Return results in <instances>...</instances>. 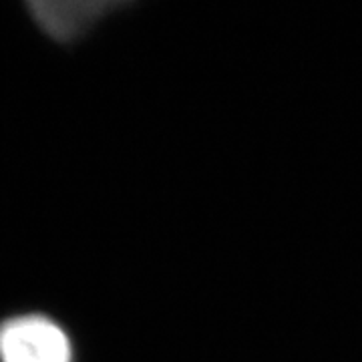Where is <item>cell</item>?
Here are the masks:
<instances>
[{
  "label": "cell",
  "instance_id": "obj_1",
  "mask_svg": "<svg viewBox=\"0 0 362 362\" xmlns=\"http://www.w3.org/2000/svg\"><path fill=\"white\" fill-rule=\"evenodd\" d=\"M73 350L61 326L42 316H21L0 326L2 362H71Z\"/></svg>",
  "mask_w": 362,
  "mask_h": 362
},
{
  "label": "cell",
  "instance_id": "obj_2",
  "mask_svg": "<svg viewBox=\"0 0 362 362\" xmlns=\"http://www.w3.org/2000/svg\"><path fill=\"white\" fill-rule=\"evenodd\" d=\"M111 6L109 2H35L30 11L47 35L57 40H71L95 25Z\"/></svg>",
  "mask_w": 362,
  "mask_h": 362
}]
</instances>
